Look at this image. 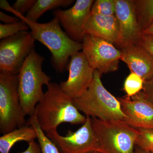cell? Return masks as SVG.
Returning a JSON list of instances; mask_svg holds the SVG:
<instances>
[{
    "mask_svg": "<svg viewBox=\"0 0 153 153\" xmlns=\"http://www.w3.org/2000/svg\"><path fill=\"white\" fill-rule=\"evenodd\" d=\"M85 34L120 46L119 25L115 16H105L91 14L85 25Z\"/></svg>",
    "mask_w": 153,
    "mask_h": 153,
    "instance_id": "15",
    "label": "cell"
},
{
    "mask_svg": "<svg viewBox=\"0 0 153 153\" xmlns=\"http://www.w3.org/2000/svg\"><path fill=\"white\" fill-rule=\"evenodd\" d=\"M142 33L143 34H149L153 35V23L147 28L142 31Z\"/></svg>",
    "mask_w": 153,
    "mask_h": 153,
    "instance_id": "30",
    "label": "cell"
},
{
    "mask_svg": "<svg viewBox=\"0 0 153 153\" xmlns=\"http://www.w3.org/2000/svg\"><path fill=\"white\" fill-rule=\"evenodd\" d=\"M47 90L37 104L34 114L45 133L57 130L61 124H83L86 117L74 105L73 99L61 89L60 84L50 82Z\"/></svg>",
    "mask_w": 153,
    "mask_h": 153,
    "instance_id": "1",
    "label": "cell"
},
{
    "mask_svg": "<svg viewBox=\"0 0 153 153\" xmlns=\"http://www.w3.org/2000/svg\"><path fill=\"white\" fill-rule=\"evenodd\" d=\"M27 125L33 127L36 131L41 153H60L56 145L41 129L35 114L30 116Z\"/></svg>",
    "mask_w": 153,
    "mask_h": 153,
    "instance_id": "19",
    "label": "cell"
},
{
    "mask_svg": "<svg viewBox=\"0 0 153 153\" xmlns=\"http://www.w3.org/2000/svg\"><path fill=\"white\" fill-rule=\"evenodd\" d=\"M44 57L33 49L21 67L18 76V89L21 105L26 115H33L44 95L43 86L51 77L43 71Z\"/></svg>",
    "mask_w": 153,
    "mask_h": 153,
    "instance_id": "4",
    "label": "cell"
},
{
    "mask_svg": "<svg viewBox=\"0 0 153 153\" xmlns=\"http://www.w3.org/2000/svg\"><path fill=\"white\" fill-rule=\"evenodd\" d=\"M46 134L56 145L60 153L98 152L99 144L90 117H86L85 122L77 130L73 131L69 130L65 136L60 135L57 130Z\"/></svg>",
    "mask_w": 153,
    "mask_h": 153,
    "instance_id": "9",
    "label": "cell"
},
{
    "mask_svg": "<svg viewBox=\"0 0 153 153\" xmlns=\"http://www.w3.org/2000/svg\"><path fill=\"white\" fill-rule=\"evenodd\" d=\"M82 44V52L94 70H97L102 74L118 70L121 52L112 43L85 34Z\"/></svg>",
    "mask_w": 153,
    "mask_h": 153,
    "instance_id": "8",
    "label": "cell"
},
{
    "mask_svg": "<svg viewBox=\"0 0 153 153\" xmlns=\"http://www.w3.org/2000/svg\"><path fill=\"white\" fill-rule=\"evenodd\" d=\"M67 66L68 79L60 85L63 91L74 100L82 95L90 86L94 70L89 65L82 52L72 55Z\"/></svg>",
    "mask_w": 153,
    "mask_h": 153,
    "instance_id": "10",
    "label": "cell"
},
{
    "mask_svg": "<svg viewBox=\"0 0 153 153\" xmlns=\"http://www.w3.org/2000/svg\"><path fill=\"white\" fill-rule=\"evenodd\" d=\"M142 91L148 101L153 104V77L145 81Z\"/></svg>",
    "mask_w": 153,
    "mask_h": 153,
    "instance_id": "26",
    "label": "cell"
},
{
    "mask_svg": "<svg viewBox=\"0 0 153 153\" xmlns=\"http://www.w3.org/2000/svg\"><path fill=\"white\" fill-rule=\"evenodd\" d=\"M29 26L35 40L44 45L52 54L53 67L58 72L66 68L69 58L82 49V43L72 40L61 29L56 18L47 23H39L19 18Z\"/></svg>",
    "mask_w": 153,
    "mask_h": 153,
    "instance_id": "2",
    "label": "cell"
},
{
    "mask_svg": "<svg viewBox=\"0 0 153 153\" xmlns=\"http://www.w3.org/2000/svg\"><path fill=\"white\" fill-rule=\"evenodd\" d=\"M145 81L137 74L131 72L127 76L124 83L123 89L127 97L131 98L143 90Z\"/></svg>",
    "mask_w": 153,
    "mask_h": 153,
    "instance_id": "20",
    "label": "cell"
},
{
    "mask_svg": "<svg viewBox=\"0 0 153 153\" xmlns=\"http://www.w3.org/2000/svg\"><path fill=\"white\" fill-rule=\"evenodd\" d=\"M93 0H77L66 10L57 9L53 14L72 40L82 43L85 25L91 15Z\"/></svg>",
    "mask_w": 153,
    "mask_h": 153,
    "instance_id": "11",
    "label": "cell"
},
{
    "mask_svg": "<svg viewBox=\"0 0 153 153\" xmlns=\"http://www.w3.org/2000/svg\"><path fill=\"white\" fill-rule=\"evenodd\" d=\"M37 139V134L33 127L26 125L4 134L0 137V153H10L15 144L21 141L30 142Z\"/></svg>",
    "mask_w": 153,
    "mask_h": 153,
    "instance_id": "16",
    "label": "cell"
},
{
    "mask_svg": "<svg viewBox=\"0 0 153 153\" xmlns=\"http://www.w3.org/2000/svg\"><path fill=\"white\" fill-rule=\"evenodd\" d=\"M135 145L142 149L153 153V129L138 128Z\"/></svg>",
    "mask_w": 153,
    "mask_h": 153,
    "instance_id": "22",
    "label": "cell"
},
{
    "mask_svg": "<svg viewBox=\"0 0 153 153\" xmlns=\"http://www.w3.org/2000/svg\"><path fill=\"white\" fill-rule=\"evenodd\" d=\"M30 29L25 22L21 21L11 24H0V39L2 40Z\"/></svg>",
    "mask_w": 153,
    "mask_h": 153,
    "instance_id": "23",
    "label": "cell"
},
{
    "mask_svg": "<svg viewBox=\"0 0 153 153\" xmlns=\"http://www.w3.org/2000/svg\"><path fill=\"white\" fill-rule=\"evenodd\" d=\"M101 75L94 70L90 86L82 95L73 100L74 105L86 117L103 121H125L127 117L120 102L103 86Z\"/></svg>",
    "mask_w": 153,
    "mask_h": 153,
    "instance_id": "3",
    "label": "cell"
},
{
    "mask_svg": "<svg viewBox=\"0 0 153 153\" xmlns=\"http://www.w3.org/2000/svg\"><path fill=\"white\" fill-rule=\"evenodd\" d=\"M31 32L23 31L0 42V73L18 74L26 58L34 49Z\"/></svg>",
    "mask_w": 153,
    "mask_h": 153,
    "instance_id": "7",
    "label": "cell"
},
{
    "mask_svg": "<svg viewBox=\"0 0 153 153\" xmlns=\"http://www.w3.org/2000/svg\"><path fill=\"white\" fill-rule=\"evenodd\" d=\"M143 47L153 58V35L141 33L137 43Z\"/></svg>",
    "mask_w": 153,
    "mask_h": 153,
    "instance_id": "25",
    "label": "cell"
},
{
    "mask_svg": "<svg viewBox=\"0 0 153 153\" xmlns=\"http://www.w3.org/2000/svg\"><path fill=\"white\" fill-rule=\"evenodd\" d=\"M101 153H134L137 129L123 120L103 121L91 117Z\"/></svg>",
    "mask_w": 153,
    "mask_h": 153,
    "instance_id": "5",
    "label": "cell"
},
{
    "mask_svg": "<svg viewBox=\"0 0 153 153\" xmlns=\"http://www.w3.org/2000/svg\"><path fill=\"white\" fill-rule=\"evenodd\" d=\"M0 7L4 10L9 11L10 13L16 15V11L14 10L13 6L10 5L9 3L6 0H1L0 1Z\"/></svg>",
    "mask_w": 153,
    "mask_h": 153,
    "instance_id": "29",
    "label": "cell"
},
{
    "mask_svg": "<svg viewBox=\"0 0 153 153\" xmlns=\"http://www.w3.org/2000/svg\"><path fill=\"white\" fill-rule=\"evenodd\" d=\"M18 89V74L0 73V132L7 133L27 125Z\"/></svg>",
    "mask_w": 153,
    "mask_h": 153,
    "instance_id": "6",
    "label": "cell"
},
{
    "mask_svg": "<svg viewBox=\"0 0 153 153\" xmlns=\"http://www.w3.org/2000/svg\"><path fill=\"white\" fill-rule=\"evenodd\" d=\"M115 0H96L91 7V14L105 16H114Z\"/></svg>",
    "mask_w": 153,
    "mask_h": 153,
    "instance_id": "21",
    "label": "cell"
},
{
    "mask_svg": "<svg viewBox=\"0 0 153 153\" xmlns=\"http://www.w3.org/2000/svg\"><path fill=\"white\" fill-rule=\"evenodd\" d=\"M127 118L125 121L135 128L153 129V104L143 91L131 98H119Z\"/></svg>",
    "mask_w": 153,
    "mask_h": 153,
    "instance_id": "12",
    "label": "cell"
},
{
    "mask_svg": "<svg viewBox=\"0 0 153 153\" xmlns=\"http://www.w3.org/2000/svg\"><path fill=\"white\" fill-rule=\"evenodd\" d=\"M115 16L119 25L120 47L137 43L142 31L137 21L133 0H115Z\"/></svg>",
    "mask_w": 153,
    "mask_h": 153,
    "instance_id": "13",
    "label": "cell"
},
{
    "mask_svg": "<svg viewBox=\"0 0 153 153\" xmlns=\"http://www.w3.org/2000/svg\"><path fill=\"white\" fill-rule=\"evenodd\" d=\"M137 21L142 32L153 23V0H133Z\"/></svg>",
    "mask_w": 153,
    "mask_h": 153,
    "instance_id": "18",
    "label": "cell"
},
{
    "mask_svg": "<svg viewBox=\"0 0 153 153\" xmlns=\"http://www.w3.org/2000/svg\"><path fill=\"white\" fill-rule=\"evenodd\" d=\"M89 153H101L100 152H91Z\"/></svg>",
    "mask_w": 153,
    "mask_h": 153,
    "instance_id": "32",
    "label": "cell"
},
{
    "mask_svg": "<svg viewBox=\"0 0 153 153\" xmlns=\"http://www.w3.org/2000/svg\"><path fill=\"white\" fill-rule=\"evenodd\" d=\"M0 20L5 24H14L20 22L19 18L11 16L2 12H0Z\"/></svg>",
    "mask_w": 153,
    "mask_h": 153,
    "instance_id": "28",
    "label": "cell"
},
{
    "mask_svg": "<svg viewBox=\"0 0 153 153\" xmlns=\"http://www.w3.org/2000/svg\"><path fill=\"white\" fill-rule=\"evenodd\" d=\"M134 153H153L152 152H147L143 150L142 149H140L139 148H137L135 150H134Z\"/></svg>",
    "mask_w": 153,
    "mask_h": 153,
    "instance_id": "31",
    "label": "cell"
},
{
    "mask_svg": "<svg viewBox=\"0 0 153 153\" xmlns=\"http://www.w3.org/2000/svg\"><path fill=\"white\" fill-rule=\"evenodd\" d=\"M72 0H36L26 16H21L30 22H36L45 12L59 7H67L73 3Z\"/></svg>",
    "mask_w": 153,
    "mask_h": 153,
    "instance_id": "17",
    "label": "cell"
},
{
    "mask_svg": "<svg viewBox=\"0 0 153 153\" xmlns=\"http://www.w3.org/2000/svg\"><path fill=\"white\" fill-rule=\"evenodd\" d=\"M21 153H41V148L38 143L35 140L28 143V146L27 149Z\"/></svg>",
    "mask_w": 153,
    "mask_h": 153,
    "instance_id": "27",
    "label": "cell"
},
{
    "mask_svg": "<svg viewBox=\"0 0 153 153\" xmlns=\"http://www.w3.org/2000/svg\"><path fill=\"white\" fill-rule=\"evenodd\" d=\"M36 0H17L13 7L16 13V16L19 18L20 16L27 13L36 3Z\"/></svg>",
    "mask_w": 153,
    "mask_h": 153,
    "instance_id": "24",
    "label": "cell"
},
{
    "mask_svg": "<svg viewBox=\"0 0 153 153\" xmlns=\"http://www.w3.org/2000/svg\"><path fill=\"white\" fill-rule=\"evenodd\" d=\"M121 60L127 64L132 72L145 81L153 77V58L140 44L133 43L121 47Z\"/></svg>",
    "mask_w": 153,
    "mask_h": 153,
    "instance_id": "14",
    "label": "cell"
}]
</instances>
